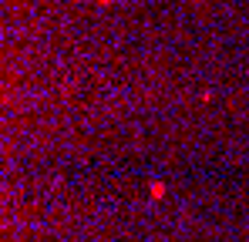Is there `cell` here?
<instances>
[{
    "label": "cell",
    "instance_id": "cell-2",
    "mask_svg": "<svg viewBox=\"0 0 249 242\" xmlns=\"http://www.w3.org/2000/svg\"><path fill=\"white\" fill-rule=\"evenodd\" d=\"M98 3H111V0H98Z\"/></svg>",
    "mask_w": 249,
    "mask_h": 242
},
{
    "label": "cell",
    "instance_id": "cell-1",
    "mask_svg": "<svg viewBox=\"0 0 249 242\" xmlns=\"http://www.w3.org/2000/svg\"><path fill=\"white\" fill-rule=\"evenodd\" d=\"M148 192H152V199H162V195H165V185H162V182H152Z\"/></svg>",
    "mask_w": 249,
    "mask_h": 242
}]
</instances>
